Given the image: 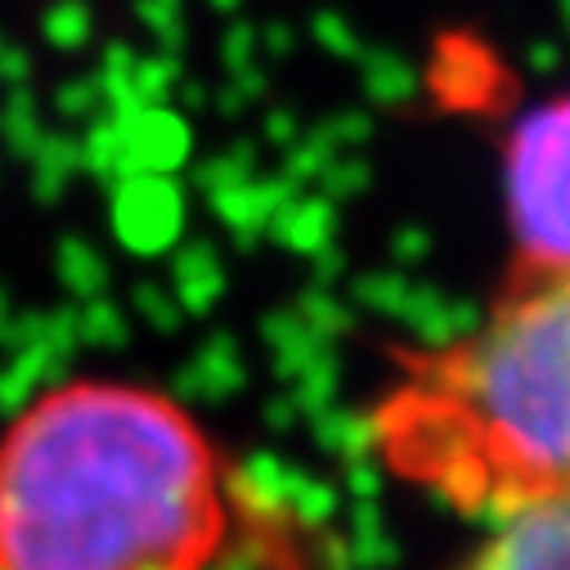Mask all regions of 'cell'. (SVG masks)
Instances as JSON below:
<instances>
[{
    "instance_id": "obj_3",
    "label": "cell",
    "mask_w": 570,
    "mask_h": 570,
    "mask_svg": "<svg viewBox=\"0 0 570 570\" xmlns=\"http://www.w3.org/2000/svg\"><path fill=\"white\" fill-rule=\"evenodd\" d=\"M512 212L525 269L570 265V99L543 108L517 139Z\"/></svg>"
},
{
    "instance_id": "obj_4",
    "label": "cell",
    "mask_w": 570,
    "mask_h": 570,
    "mask_svg": "<svg viewBox=\"0 0 570 570\" xmlns=\"http://www.w3.org/2000/svg\"><path fill=\"white\" fill-rule=\"evenodd\" d=\"M459 570H570V503H539L494 521Z\"/></svg>"
},
{
    "instance_id": "obj_2",
    "label": "cell",
    "mask_w": 570,
    "mask_h": 570,
    "mask_svg": "<svg viewBox=\"0 0 570 570\" xmlns=\"http://www.w3.org/2000/svg\"><path fill=\"white\" fill-rule=\"evenodd\" d=\"M368 445L463 517L570 503V265L525 269L468 333L413 351L368 409Z\"/></svg>"
},
{
    "instance_id": "obj_1",
    "label": "cell",
    "mask_w": 570,
    "mask_h": 570,
    "mask_svg": "<svg viewBox=\"0 0 570 570\" xmlns=\"http://www.w3.org/2000/svg\"><path fill=\"white\" fill-rule=\"evenodd\" d=\"M225 463L163 391L68 382L0 436V570H212Z\"/></svg>"
}]
</instances>
